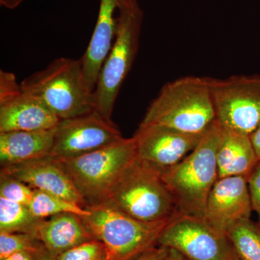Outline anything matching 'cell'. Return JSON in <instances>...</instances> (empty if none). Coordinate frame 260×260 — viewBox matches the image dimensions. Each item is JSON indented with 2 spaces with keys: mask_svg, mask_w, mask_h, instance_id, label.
<instances>
[{
  "mask_svg": "<svg viewBox=\"0 0 260 260\" xmlns=\"http://www.w3.org/2000/svg\"><path fill=\"white\" fill-rule=\"evenodd\" d=\"M215 121L208 78L186 76L166 84L140 125H160L203 134Z\"/></svg>",
  "mask_w": 260,
  "mask_h": 260,
  "instance_id": "1",
  "label": "cell"
},
{
  "mask_svg": "<svg viewBox=\"0 0 260 260\" xmlns=\"http://www.w3.org/2000/svg\"><path fill=\"white\" fill-rule=\"evenodd\" d=\"M222 127L215 120L184 160L162 171V178L184 215L204 218L210 191L218 179L217 153Z\"/></svg>",
  "mask_w": 260,
  "mask_h": 260,
  "instance_id": "2",
  "label": "cell"
},
{
  "mask_svg": "<svg viewBox=\"0 0 260 260\" xmlns=\"http://www.w3.org/2000/svg\"><path fill=\"white\" fill-rule=\"evenodd\" d=\"M162 171L137 158L106 203L140 221L172 220L181 213L175 197L162 179Z\"/></svg>",
  "mask_w": 260,
  "mask_h": 260,
  "instance_id": "3",
  "label": "cell"
},
{
  "mask_svg": "<svg viewBox=\"0 0 260 260\" xmlns=\"http://www.w3.org/2000/svg\"><path fill=\"white\" fill-rule=\"evenodd\" d=\"M20 85L60 120L94 111L93 93L87 88L80 59L56 58Z\"/></svg>",
  "mask_w": 260,
  "mask_h": 260,
  "instance_id": "4",
  "label": "cell"
},
{
  "mask_svg": "<svg viewBox=\"0 0 260 260\" xmlns=\"http://www.w3.org/2000/svg\"><path fill=\"white\" fill-rule=\"evenodd\" d=\"M138 158L135 138L74 158H56L83 197L87 207L106 203L118 181Z\"/></svg>",
  "mask_w": 260,
  "mask_h": 260,
  "instance_id": "5",
  "label": "cell"
},
{
  "mask_svg": "<svg viewBox=\"0 0 260 260\" xmlns=\"http://www.w3.org/2000/svg\"><path fill=\"white\" fill-rule=\"evenodd\" d=\"M117 11L115 39L93 91L94 111L108 119H112L116 99L138 54L143 20L138 0H120Z\"/></svg>",
  "mask_w": 260,
  "mask_h": 260,
  "instance_id": "6",
  "label": "cell"
},
{
  "mask_svg": "<svg viewBox=\"0 0 260 260\" xmlns=\"http://www.w3.org/2000/svg\"><path fill=\"white\" fill-rule=\"evenodd\" d=\"M83 220L94 239L105 249V260H133L150 250L171 220L143 222L109 203L87 207Z\"/></svg>",
  "mask_w": 260,
  "mask_h": 260,
  "instance_id": "7",
  "label": "cell"
},
{
  "mask_svg": "<svg viewBox=\"0 0 260 260\" xmlns=\"http://www.w3.org/2000/svg\"><path fill=\"white\" fill-rule=\"evenodd\" d=\"M215 120L223 129L250 136L260 124V75L208 78Z\"/></svg>",
  "mask_w": 260,
  "mask_h": 260,
  "instance_id": "8",
  "label": "cell"
},
{
  "mask_svg": "<svg viewBox=\"0 0 260 260\" xmlns=\"http://www.w3.org/2000/svg\"><path fill=\"white\" fill-rule=\"evenodd\" d=\"M158 244L191 260H239L227 236L203 219L182 213L169 222Z\"/></svg>",
  "mask_w": 260,
  "mask_h": 260,
  "instance_id": "9",
  "label": "cell"
},
{
  "mask_svg": "<svg viewBox=\"0 0 260 260\" xmlns=\"http://www.w3.org/2000/svg\"><path fill=\"white\" fill-rule=\"evenodd\" d=\"M123 137L119 127L93 111L70 119H61L56 126L50 156L74 158L104 148Z\"/></svg>",
  "mask_w": 260,
  "mask_h": 260,
  "instance_id": "10",
  "label": "cell"
},
{
  "mask_svg": "<svg viewBox=\"0 0 260 260\" xmlns=\"http://www.w3.org/2000/svg\"><path fill=\"white\" fill-rule=\"evenodd\" d=\"M60 119L25 93L14 73L0 70V133L54 129Z\"/></svg>",
  "mask_w": 260,
  "mask_h": 260,
  "instance_id": "11",
  "label": "cell"
},
{
  "mask_svg": "<svg viewBox=\"0 0 260 260\" xmlns=\"http://www.w3.org/2000/svg\"><path fill=\"white\" fill-rule=\"evenodd\" d=\"M251 211L248 177L221 178L210 191L203 220L218 232L227 236L237 224L250 219Z\"/></svg>",
  "mask_w": 260,
  "mask_h": 260,
  "instance_id": "12",
  "label": "cell"
},
{
  "mask_svg": "<svg viewBox=\"0 0 260 260\" xmlns=\"http://www.w3.org/2000/svg\"><path fill=\"white\" fill-rule=\"evenodd\" d=\"M203 135L164 126L140 125L133 138L138 158L165 170L184 160L196 148Z\"/></svg>",
  "mask_w": 260,
  "mask_h": 260,
  "instance_id": "13",
  "label": "cell"
},
{
  "mask_svg": "<svg viewBox=\"0 0 260 260\" xmlns=\"http://www.w3.org/2000/svg\"><path fill=\"white\" fill-rule=\"evenodd\" d=\"M1 175L18 179L34 189L60 197L86 208L79 191L54 157L2 167Z\"/></svg>",
  "mask_w": 260,
  "mask_h": 260,
  "instance_id": "14",
  "label": "cell"
},
{
  "mask_svg": "<svg viewBox=\"0 0 260 260\" xmlns=\"http://www.w3.org/2000/svg\"><path fill=\"white\" fill-rule=\"evenodd\" d=\"M120 0H100L95 28L83 56L80 58L87 88L93 92L99 73L116 37L117 18L115 17Z\"/></svg>",
  "mask_w": 260,
  "mask_h": 260,
  "instance_id": "15",
  "label": "cell"
},
{
  "mask_svg": "<svg viewBox=\"0 0 260 260\" xmlns=\"http://www.w3.org/2000/svg\"><path fill=\"white\" fill-rule=\"evenodd\" d=\"M35 237L54 258L94 239L83 218L73 213L59 214L43 219L38 225Z\"/></svg>",
  "mask_w": 260,
  "mask_h": 260,
  "instance_id": "16",
  "label": "cell"
},
{
  "mask_svg": "<svg viewBox=\"0 0 260 260\" xmlns=\"http://www.w3.org/2000/svg\"><path fill=\"white\" fill-rule=\"evenodd\" d=\"M55 129L0 133L2 167L50 156Z\"/></svg>",
  "mask_w": 260,
  "mask_h": 260,
  "instance_id": "17",
  "label": "cell"
},
{
  "mask_svg": "<svg viewBox=\"0 0 260 260\" xmlns=\"http://www.w3.org/2000/svg\"><path fill=\"white\" fill-rule=\"evenodd\" d=\"M259 162L250 136L222 128L217 153L218 179L237 176L248 177Z\"/></svg>",
  "mask_w": 260,
  "mask_h": 260,
  "instance_id": "18",
  "label": "cell"
},
{
  "mask_svg": "<svg viewBox=\"0 0 260 260\" xmlns=\"http://www.w3.org/2000/svg\"><path fill=\"white\" fill-rule=\"evenodd\" d=\"M42 220L32 213L28 205L0 198V232L25 233L35 237Z\"/></svg>",
  "mask_w": 260,
  "mask_h": 260,
  "instance_id": "19",
  "label": "cell"
},
{
  "mask_svg": "<svg viewBox=\"0 0 260 260\" xmlns=\"http://www.w3.org/2000/svg\"><path fill=\"white\" fill-rule=\"evenodd\" d=\"M239 260H260V223L251 219L237 224L227 234Z\"/></svg>",
  "mask_w": 260,
  "mask_h": 260,
  "instance_id": "20",
  "label": "cell"
},
{
  "mask_svg": "<svg viewBox=\"0 0 260 260\" xmlns=\"http://www.w3.org/2000/svg\"><path fill=\"white\" fill-rule=\"evenodd\" d=\"M28 207L32 213L39 219L50 218L63 213H73L84 218L90 214L87 208L37 189H34V197Z\"/></svg>",
  "mask_w": 260,
  "mask_h": 260,
  "instance_id": "21",
  "label": "cell"
},
{
  "mask_svg": "<svg viewBox=\"0 0 260 260\" xmlns=\"http://www.w3.org/2000/svg\"><path fill=\"white\" fill-rule=\"evenodd\" d=\"M39 242L32 234L0 232V259L19 251H28L34 255L44 249Z\"/></svg>",
  "mask_w": 260,
  "mask_h": 260,
  "instance_id": "22",
  "label": "cell"
},
{
  "mask_svg": "<svg viewBox=\"0 0 260 260\" xmlns=\"http://www.w3.org/2000/svg\"><path fill=\"white\" fill-rule=\"evenodd\" d=\"M34 194V189L25 183L12 177L1 175L0 198L28 206Z\"/></svg>",
  "mask_w": 260,
  "mask_h": 260,
  "instance_id": "23",
  "label": "cell"
},
{
  "mask_svg": "<svg viewBox=\"0 0 260 260\" xmlns=\"http://www.w3.org/2000/svg\"><path fill=\"white\" fill-rule=\"evenodd\" d=\"M104 244L96 239L64 251L55 260H105Z\"/></svg>",
  "mask_w": 260,
  "mask_h": 260,
  "instance_id": "24",
  "label": "cell"
},
{
  "mask_svg": "<svg viewBox=\"0 0 260 260\" xmlns=\"http://www.w3.org/2000/svg\"><path fill=\"white\" fill-rule=\"evenodd\" d=\"M248 186L253 211L257 214L260 223V161L256 164L248 177Z\"/></svg>",
  "mask_w": 260,
  "mask_h": 260,
  "instance_id": "25",
  "label": "cell"
},
{
  "mask_svg": "<svg viewBox=\"0 0 260 260\" xmlns=\"http://www.w3.org/2000/svg\"><path fill=\"white\" fill-rule=\"evenodd\" d=\"M173 249L160 246L158 249L152 248L133 260H165L172 254Z\"/></svg>",
  "mask_w": 260,
  "mask_h": 260,
  "instance_id": "26",
  "label": "cell"
},
{
  "mask_svg": "<svg viewBox=\"0 0 260 260\" xmlns=\"http://www.w3.org/2000/svg\"><path fill=\"white\" fill-rule=\"evenodd\" d=\"M250 138L255 149L256 156L260 161V124L257 129L250 135Z\"/></svg>",
  "mask_w": 260,
  "mask_h": 260,
  "instance_id": "27",
  "label": "cell"
},
{
  "mask_svg": "<svg viewBox=\"0 0 260 260\" xmlns=\"http://www.w3.org/2000/svg\"><path fill=\"white\" fill-rule=\"evenodd\" d=\"M2 260H35V259L34 256L28 251H19Z\"/></svg>",
  "mask_w": 260,
  "mask_h": 260,
  "instance_id": "28",
  "label": "cell"
},
{
  "mask_svg": "<svg viewBox=\"0 0 260 260\" xmlns=\"http://www.w3.org/2000/svg\"><path fill=\"white\" fill-rule=\"evenodd\" d=\"M25 0H0V4L8 9L13 10L18 8Z\"/></svg>",
  "mask_w": 260,
  "mask_h": 260,
  "instance_id": "29",
  "label": "cell"
},
{
  "mask_svg": "<svg viewBox=\"0 0 260 260\" xmlns=\"http://www.w3.org/2000/svg\"><path fill=\"white\" fill-rule=\"evenodd\" d=\"M34 257L35 260H55V258L50 255L45 249L38 251L35 254H34Z\"/></svg>",
  "mask_w": 260,
  "mask_h": 260,
  "instance_id": "30",
  "label": "cell"
},
{
  "mask_svg": "<svg viewBox=\"0 0 260 260\" xmlns=\"http://www.w3.org/2000/svg\"><path fill=\"white\" fill-rule=\"evenodd\" d=\"M165 260H182V256L179 251L173 249L172 254Z\"/></svg>",
  "mask_w": 260,
  "mask_h": 260,
  "instance_id": "31",
  "label": "cell"
}]
</instances>
